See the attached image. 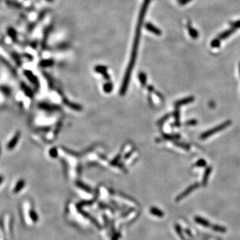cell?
I'll list each match as a JSON object with an SVG mask.
<instances>
[{"mask_svg": "<svg viewBox=\"0 0 240 240\" xmlns=\"http://www.w3.org/2000/svg\"><path fill=\"white\" fill-rule=\"evenodd\" d=\"M46 13H47L46 11H43V12H41L40 13L39 16H38V20L40 21L41 20H42V19H44V17L45 16H46Z\"/></svg>", "mask_w": 240, "mask_h": 240, "instance_id": "83f0119b", "label": "cell"}, {"mask_svg": "<svg viewBox=\"0 0 240 240\" xmlns=\"http://www.w3.org/2000/svg\"><path fill=\"white\" fill-rule=\"evenodd\" d=\"M212 229L214 231L220 232V233H225L227 232V229L225 227L221 226V225H214L212 226Z\"/></svg>", "mask_w": 240, "mask_h": 240, "instance_id": "ac0fdd59", "label": "cell"}, {"mask_svg": "<svg viewBox=\"0 0 240 240\" xmlns=\"http://www.w3.org/2000/svg\"><path fill=\"white\" fill-rule=\"evenodd\" d=\"M30 217L31 219L34 222H36L37 221H38V216L36 214V213L34 212V211H31L30 212Z\"/></svg>", "mask_w": 240, "mask_h": 240, "instance_id": "cb8c5ba5", "label": "cell"}, {"mask_svg": "<svg viewBox=\"0 0 240 240\" xmlns=\"http://www.w3.org/2000/svg\"><path fill=\"white\" fill-rule=\"evenodd\" d=\"M175 145L179 146L180 147H182L183 149H184V150H188L189 151L190 149V146L188 145V144H186V143H180V142H175Z\"/></svg>", "mask_w": 240, "mask_h": 240, "instance_id": "44dd1931", "label": "cell"}, {"mask_svg": "<svg viewBox=\"0 0 240 240\" xmlns=\"http://www.w3.org/2000/svg\"><path fill=\"white\" fill-rule=\"evenodd\" d=\"M150 212L152 215H156V216H157V217H160V218L164 217V212H163L161 210L157 209L156 208H151L150 209Z\"/></svg>", "mask_w": 240, "mask_h": 240, "instance_id": "4fadbf2b", "label": "cell"}, {"mask_svg": "<svg viewBox=\"0 0 240 240\" xmlns=\"http://www.w3.org/2000/svg\"><path fill=\"white\" fill-rule=\"evenodd\" d=\"M7 35L9 37L11 38L13 42H17V31L16 30L12 27H9L7 28Z\"/></svg>", "mask_w": 240, "mask_h": 240, "instance_id": "30bf717a", "label": "cell"}, {"mask_svg": "<svg viewBox=\"0 0 240 240\" xmlns=\"http://www.w3.org/2000/svg\"><path fill=\"white\" fill-rule=\"evenodd\" d=\"M206 165H207V162L204 159H200L195 164V166L198 167H204Z\"/></svg>", "mask_w": 240, "mask_h": 240, "instance_id": "ffe728a7", "label": "cell"}, {"mask_svg": "<svg viewBox=\"0 0 240 240\" xmlns=\"http://www.w3.org/2000/svg\"><path fill=\"white\" fill-rule=\"evenodd\" d=\"M51 30H52V26H48L44 30V36H43V39H42V41H41V46L43 48H44V49L46 47V44H47V40H48V37H49V36H50V33L51 31Z\"/></svg>", "mask_w": 240, "mask_h": 240, "instance_id": "5b68a950", "label": "cell"}, {"mask_svg": "<svg viewBox=\"0 0 240 240\" xmlns=\"http://www.w3.org/2000/svg\"><path fill=\"white\" fill-rule=\"evenodd\" d=\"M146 28L149 31L151 32L152 33H153V34H155L156 36L161 35V31L160 30V29H158L157 27H156L155 26H153V24H151L150 23H146Z\"/></svg>", "mask_w": 240, "mask_h": 240, "instance_id": "ba28073f", "label": "cell"}, {"mask_svg": "<svg viewBox=\"0 0 240 240\" xmlns=\"http://www.w3.org/2000/svg\"><path fill=\"white\" fill-rule=\"evenodd\" d=\"M211 46L214 48L219 47L220 46V40L218 39V38H216V39L214 40L212 43H211Z\"/></svg>", "mask_w": 240, "mask_h": 240, "instance_id": "7402d4cb", "label": "cell"}, {"mask_svg": "<svg viewBox=\"0 0 240 240\" xmlns=\"http://www.w3.org/2000/svg\"><path fill=\"white\" fill-rule=\"evenodd\" d=\"M212 167L209 166L206 168L205 171H204L203 178H202V185L204 187H205L206 185H208V180L209 178V175L211 174V173H212Z\"/></svg>", "mask_w": 240, "mask_h": 240, "instance_id": "52a82bcc", "label": "cell"}, {"mask_svg": "<svg viewBox=\"0 0 240 240\" xmlns=\"http://www.w3.org/2000/svg\"><path fill=\"white\" fill-rule=\"evenodd\" d=\"M191 0H180V3L181 5H185L187 3H188L190 2Z\"/></svg>", "mask_w": 240, "mask_h": 240, "instance_id": "f1b7e54d", "label": "cell"}, {"mask_svg": "<svg viewBox=\"0 0 240 240\" xmlns=\"http://www.w3.org/2000/svg\"><path fill=\"white\" fill-rule=\"evenodd\" d=\"M53 64H54V61L52 60H44L40 62V65L41 67H44V68L50 67Z\"/></svg>", "mask_w": 240, "mask_h": 240, "instance_id": "9a60e30c", "label": "cell"}, {"mask_svg": "<svg viewBox=\"0 0 240 240\" xmlns=\"http://www.w3.org/2000/svg\"><path fill=\"white\" fill-rule=\"evenodd\" d=\"M194 100H195V98L194 97V96H190V97L185 98H184V99L179 100L178 102H177L175 103V106H177V107H180L181 105H185V104H188V103H190L194 102Z\"/></svg>", "mask_w": 240, "mask_h": 240, "instance_id": "9c48e42d", "label": "cell"}, {"mask_svg": "<svg viewBox=\"0 0 240 240\" xmlns=\"http://www.w3.org/2000/svg\"><path fill=\"white\" fill-rule=\"evenodd\" d=\"M236 31V28L232 27L231 29H229V30H225V31H223L222 33H221L218 36V39H219L220 40H225V39H227V38L229 36H230L232 34H233V33Z\"/></svg>", "mask_w": 240, "mask_h": 240, "instance_id": "8992f818", "label": "cell"}, {"mask_svg": "<svg viewBox=\"0 0 240 240\" xmlns=\"http://www.w3.org/2000/svg\"><path fill=\"white\" fill-rule=\"evenodd\" d=\"M6 3L8 6L13 7L15 8L19 9V8H21L22 7V6L20 3H19L18 2H14V1H12V0H9V1H7Z\"/></svg>", "mask_w": 240, "mask_h": 240, "instance_id": "d6986e66", "label": "cell"}, {"mask_svg": "<svg viewBox=\"0 0 240 240\" xmlns=\"http://www.w3.org/2000/svg\"><path fill=\"white\" fill-rule=\"evenodd\" d=\"M198 121H197L196 119H190L189 120L188 122H187L185 125H187V126H195V125L198 124Z\"/></svg>", "mask_w": 240, "mask_h": 240, "instance_id": "484cf974", "label": "cell"}, {"mask_svg": "<svg viewBox=\"0 0 240 240\" xmlns=\"http://www.w3.org/2000/svg\"><path fill=\"white\" fill-rule=\"evenodd\" d=\"M23 74H24V75H26V78H27L29 79V80L31 81V83H33V84H37V78H36V76L33 74V72H31L30 70H26L23 71Z\"/></svg>", "mask_w": 240, "mask_h": 240, "instance_id": "8fae6325", "label": "cell"}, {"mask_svg": "<svg viewBox=\"0 0 240 240\" xmlns=\"http://www.w3.org/2000/svg\"><path fill=\"white\" fill-rule=\"evenodd\" d=\"M36 26V23H30V25H29L28 27H27V31L29 33H31L33 31V30H34V29H35Z\"/></svg>", "mask_w": 240, "mask_h": 240, "instance_id": "4316f807", "label": "cell"}, {"mask_svg": "<svg viewBox=\"0 0 240 240\" xmlns=\"http://www.w3.org/2000/svg\"><path fill=\"white\" fill-rule=\"evenodd\" d=\"M25 181L23 180H19L18 182L17 183V184L16 185V187H15V189H14L13 191L14 193H18L19 191H21L23 188L24 185H25Z\"/></svg>", "mask_w": 240, "mask_h": 240, "instance_id": "5bb4252c", "label": "cell"}, {"mask_svg": "<svg viewBox=\"0 0 240 240\" xmlns=\"http://www.w3.org/2000/svg\"><path fill=\"white\" fill-rule=\"evenodd\" d=\"M230 25H231L232 27L236 28V30L238 28H240V20L236 21V22H232L229 23Z\"/></svg>", "mask_w": 240, "mask_h": 240, "instance_id": "d4e9b609", "label": "cell"}, {"mask_svg": "<svg viewBox=\"0 0 240 240\" xmlns=\"http://www.w3.org/2000/svg\"><path fill=\"white\" fill-rule=\"evenodd\" d=\"M199 187V184L198 183V182H195V183H194V184H192L190 186H189L188 188H187L185 190H184L181 194H180L178 196H177L175 199V201H179L181 199H183L184 198H185L186 196H188V195H190L192 191H194L196 189H198Z\"/></svg>", "mask_w": 240, "mask_h": 240, "instance_id": "3957f363", "label": "cell"}, {"mask_svg": "<svg viewBox=\"0 0 240 240\" xmlns=\"http://www.w3.org/2000/svg\"><path fill=\"white\" fill-rule=\"evenodd\" d=\"M231 125H232L231 120H227V121H225V122H223L222 123L218 125V126H215V127L211 129H209V130L203 133H201L199 137L201 140H206V139L208 138L210 136L214 135V134H215L217 132H219L223 130V129H226L228 127H229V126H231Z\"/></svg>", "mask_w": 240, "mask_h": 240, "instance_id": "7a4b0ae2", "label": "cell"}, {"mask_svg": "<svg viewBox=\"0 0 240 240\" xmlns=\"http://www.w3.org/2000/svg\"><path fill=\"white\" fill-rule=\"evenodd\" d=\"M11 56L12 57V58L13 59V60L15 61L16 63L17 64V65L18 66H20L22 64V61H21V59L20 56H19V55L17 54L16 52H14V51H12L11 52Z\"/></svg>", "mask_w": 240, "mask_h": 240, "instance_id": "e0dca14e", "label": "cell"}, {"mask_svg": "<svg viewBox=\"0 0 240 240\" xmlns=\"http://www.w3.org/2000/svg\"><path fill=\"white\" fill-rule=\"evenodd\" d=\"M2 181H3V177L2 175H0V184L2 183Z\"/></svg>", "mask_w": 240, "mask_h": 240, "instance_id": "f546056e", "label": "cell"}, {"mask_svg": "<svg viewBox=\"0 0 240 240\" xmlns=\"http://www.w3.org/2000/svg\"><path fill=\"white\" fill-rule=\"evenodd\" d=\"M195 222L196 223H199V225H202V226L204 227H206V228H208V227H210L211 225H210V223L208 222V220H206L204 218H202L201 217H199V216H197V217L195 218Z\"/></svg>", "mask_w": 240, "mask_h": 240, "instance_id": "7c38bea8", "label": "cell"}, {"mask_svg": "<svg viewBox=\"0 0 240 240\" xmlns=\"http://www.w3.org/2000/svg\"><path fill=\"white\" fill-rule=\"evenodd\" d=\"M175 231L177 232V234L179 235L180 237L181 238V239L184 240L185 238H184L183 235H182V232H181V228H180V225H175Z\"/></svg>", "mask_w": 240, "mask_h": 240, "instance_id": "603a6c76", "label": "cell"}, {"mask_svg": "<svg viewBox=\"0 0 240 240\" xmlns=\"http://www.w3.org/2000/svg\"><path fill=\"white\" fill-rule=\"evenodd\" d=\"M46 1H47V2H53V0H46Z\"/></svg>", "mask_w": 240, "mask_h": 240, "instance_id": "1f68e13d", "label": "cell"}, {"mask_svg": "<svg viewBox=\"0 0 240 240\" xmlns=\"http://www.w3.org/2000/svg\"><path fill=\"white\" fill-rule=\"evenodd\" d=\"M239 75H240V62L239 63Z\"/></svg>", "mask_w": 240, "mask_h": 240, "instance_id": "4dcf8cb0", "label": "cell"}, {"mask_svg": "<svg viewBox=\"0 0 240 240\" xmlns=\"http://www.w3.org/2000/svg\"><path fill=\"white\" fill-rule=\"evenodd\" d=\"M21 137V133L20 132H17L15 133V134L13 136L12 139L9 141L7 145V148L9 150H12L15 148L20 141V139Z\"/></svg>", "mask_w": 240, "mask_h": 240, "instance_id": "277c9868", "label": "cell"}, {"mask_svg": "<svg viewBox=\"0 0 240 240\" xmlns=\"http://www.w3.org/2000/svg\"><path fill=\"white\" fill-rule=\"evenodd\" d=\"M188 31L190 36L193 38V39H197L199 36V33L198 31L195 30V29H194L191 26H188Z\"/></svg>", "mask_w": 240, "mask_h": 240, "instance_id": "2e32d148", "label": "cell"}, {"mask_svg": "<svg viewBox=\"0 0 240 240\" xmlns=\"http://www.w3.org/2000/svg\"><path fill=\"white\" fill-rule=\"evenodd\" d=\"M151 2V0H144L140 9V15H139L137 24L136 33H135V37H134V40H133V48L132 51V55L130 57V61H129L128 68L126 73V75H125L123 84L122 85V89L121 91L122 93L125 92V89H126V85L128 84L129 79L130 78V76H131L132 69L133 68L134 64H135L137 51H138V48H139V46H140L142 24L143 23L144 20H145V17L146 15L147 8L149 7V5L150 4Z\"/></svg>", "mask_w": 240, "mask_h": 240, "instance_id": "6da1fadb", "label": "cell"}]
</instances>
